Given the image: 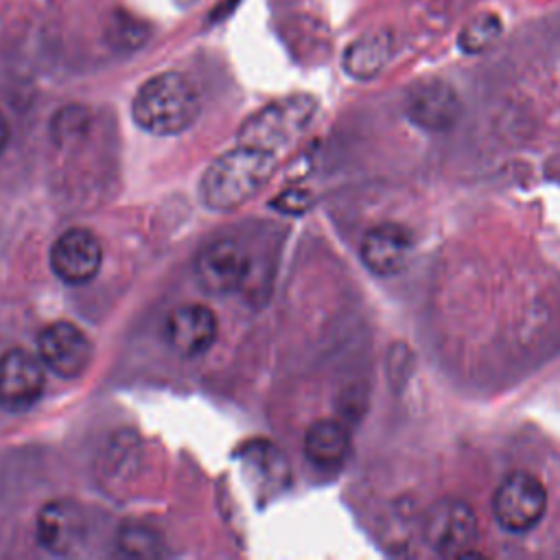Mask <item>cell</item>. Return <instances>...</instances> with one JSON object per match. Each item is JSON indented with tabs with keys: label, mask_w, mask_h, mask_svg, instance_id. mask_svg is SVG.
Here are the masks:
<instances>
[{
	"label": "cell",
	"mask_w": 560,
	"mask_h": 560,
	"mask_svg": "<svg viewBox=\"0 0 560 560\" xmlns=\"http://www.w3.org/2000/svg\"><path fill=\"white\" fill-rule=\"evenodd\" d=\"M103 260V249L98 238L85 228L66 230L50 249V267L55 276L68 284L90 282Z\"/></svg>",
	"instance_id": "obj_8"
},
{
	"label": "cell",
	"mask_w": 560,
	"mask_h": 560,
	"mask_svg": "<svg viewBox=\"0 0 560 560\" xmlns=\"http://www.w3.org/2000/svg\"><path fill=\"white\" fill-rule=\"evenodd\" d=\"M249 269L245 249L232 238L206 245L195 258L197 282L208 293H232L241 287Z\"/></svg>",
	"instance_id": "obj_9"
},
{
	"label": "cell",
	"mask_w": 560,
	"mask_h": 560,
	"mask_svg": "<svg viewBox=\"0 0 560 560\" xmlns=\"http://www.w3.org/2000/svg\"><path fill=\"white\" fill-rule=\"evenodd\" d=\"M44 392L42 361L22 350L11 348L0 354V407L24 411L37 402Z\"/></svg>",
	"instance_id": "obj_6"
},
{
	"label": "cell",
	"mask_w": 560,
	"mask_h": 560,
	"mask_svg": "<svg viewBox=\"0 0 560 560\" xmlns=\"http://www.w3.org/2000/svg\"><path fill=\"white\" fill-rule=\"evenodd\" d=\"M85 536V516L83 510L66 499L50 501L39 510L37 516V540L39 545L55 553H72Z\"/></svg>",
	"instance_id": "obj_11"
},
{
	"label": "cell",
	"mask_w": 560,
	"mask_h": 560,
	"mask_svg": "<svg viewBox=\"0 0 560 560\" xmlns=\"http://www.w3.org/2000/svg\"><path fill=\"white\" fill-rule=\"evenodd\" d=\"M166 339L184 357L203 354L217 339V317L201 304L177 306L166 319Z\"/></svg>",
	"instance_id": "obj_12"
},
{
	"label": "cell",
	"mask_w": 560,
	"mask_h": 560,
	"mask_svg": "<svg viewBox=\"0 0 560 560\" xmlns=\"http://www.w3.org/2000/svg\"><path fill=\"white\" fill-rule=\"evenodd\" d=\"M547 510V490L538 477L525 470L510 472L494 490L492 514L497 523L512 534L534 529Z\"/></svg>",
	"instance_id": "obj_3"
},
{
	"label": "cell",
	"mask_w": 560,
	"mask_h": 560,
	"mask_svg": "<svg viewBox=\"0 0 560 560\" xmlns=\"http://www.w3.org/2000/svg\"><path fill=\"white\" fill-rule=\"evenodd\" d=\"M276 158L269 149L243 142L219 155L203 173L199 192L212 210H234L249 201L271 177Z\"/></svg>",
	"instance_id": "obj_1"
},
{
	"label": "cell",
	"mask_w": 560,
	"mask_h": 560,
	"mask_svg": "<svg viewBox=\"0 0 560 560\" xmlns=\"http://www.w3.org/2000/svg\"><path fill=\"white\" fill-rule=\"evenodd\" d=\"M409 118L424 129L442 131L448 129L459 114L455 92L442 81H429L418 85L407 101Z\"/></svg>",
	"instance_id": "obj_13"
},
{
	"label": "cell",
	"mask_w": 560,
	"mask_h": 560,
	"mask_svg": "<svg viewBox=\"0 0 560 560\" xmlns=\"http://www.w3.org/2000/svg\"><path fill=\"white\" fill-rule=\"evenodd\" d=\"M413 252V236L400 223H381L365 232L361 241V260L376 276L400 273Z\"/></svg>",
	"instance_id": "obj_10"
},
{
	"label": "cell",
	"mask_w": 560,
	"mask_h": 560,
	"mask_svg": "<svg viewBox=\"0 0 560 560\" xmlns=\"http://www.w3.org/2000/svg\"><path fill=\"white\" fill-rule=\"evenodd\" d=\"M179 9H188V7H192L195 2H199V0H173Z\"/></svg>",
	"instance_id": "obj_18"
},
{
	"label": "cell",
	"mask_w": 560,
	"mask_h": 560,
	"mask_svg": "<svg viewBox=\"0 0 560 560\" xmlns=\"http://www.w3.org/2000/svg\"><path fill=\"white\" fill-rule=\"evenodd\" d=\"M199 94L179 72H162L140 85L133 96V120L155 136H173L188 129L199 116Z\"/></svg>",
	"instance_id": "obj_2"
},
{
	"label": "cell",
	"mask_w": 560,
	"mask_h": 560,
	"mask_svg": "<svg viewBox=\"0 0 560 560\" xmlns=\"http://www.w3.org/2000/svg\"><path fill=\"white\" fill-rule=\"evenodd\" d=\"M37 350L42 363L66 378L79 376L92 361V343L72 322L48 324L39 332Z\"/></svg>",
	"instance_id": "obj_5"
},
{
	"label": "cell",
	"mask_w": 560,
	"mask_h": 560,
	"mask_svg": "<svg viewBox=\"0 0 560 560\" xmlns=\"http://www.w3.org/2000/svg\"><path fill=\"white\" fill-rule=\"evenodd\" d=\"M311 109L313 103L306 96L276 101L249 118V122L243 127V142L271 151L273 147L287 142L308 120Z\"/></svg>",
	"instance_id": "obj_7"
},
{
	"label": "cell",
	"mask_w": 560,
	"mask_h": 560,
	"mask_svg": "<svg viewBox=\"0 0 560 560\" xmlns=\"http://www.w3.org/2000/svg\"><path fill=\"white\" fill-rule=\"evenodd\" d=\"M304 453L322 470L339 468L350 453V433L337 420H317L304 435Z\"/></svg>",
	"instance_id": "obj_14"
},
{
	"label": "cell",
	"mask_w": 560,
	"mask_h": 560,
	"mask_svg": "<svg viewBox=\"0 0 560 560\" xmlns=\"http://www.w3.org/2000/svg\"><path fill=\"white\" fill-rule=\"evenodd\" d=\"M389 57V37L385 33H372L357 39L343 55L348 74L357 79L374 77Z\"/></svg>",
	"instance_id": "obj_15"
},
{
	"label": "cell",
	"mask_w": 560,
	"mask_h": 560,
	"mask_svg": "<svg viewBox=\"0 0 560 560\" xmlns=\"http://www.w3.org/2000/svg\"><path fill=\"white\" fill-rule=\"evenodd\" d=\"M424 542L440 556H470L477 540L475 510L455 497L435 501L422 521Z\"/></svg>",
	"instance_id": "obj_4"
},
{
	"label": "cell",
	"mask_w": 560,
	"mask_h": 560,
	"mask_svg": "<svg viewBox=\"0 0 560 560\" xmlns=\"http://www.w3.org/2000/svg\"><path fill=\"white\" fill-rule=\"evenodd\" d=\"M7 142H9V122H7V118L0 112V153L4 151Z\"/></svg>",
	"instance_id": "obj_17"
},
{
	"label": "cell",
	"mask_w": 560,
	"mask_h": 560,
	"mask_svg": "<svg viewBox=\"0 0 560 560\" xmlns=\"http://www.w3.org/2000/svg\"><path fill=\"white\" fill-rule=\"evenodd\" d=\"M501 35V20L494 13L475 15L459 33V46L466 52H481L490 48Z\"/></svg>",
	"instance_id": "obj_16"
}]
</instances>
